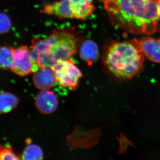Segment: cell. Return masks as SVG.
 <instances>
[{"label": "cell", "instance_id": "16", "mask_svg": "<svg viewBox=\"0 0 160 160\" xmlns=\"http://www.w3.org/2000/svg\"><path fill=\"white\" fill-rule=\"evenodd\" d=\"M11 22L6 13H0V34L6 33L11 29Z\"/></svg>", "mask_w": 160, "mask_h": 160}, {"label": "cell", "instance_id": "10", "mask_svg": "<svg viewBox=\"0 0 160 160\" xmlns=\"http://www.w3.org/2000/svg\"><path fill=\"white\" fill-rule=\"evenodd\" d=\"M75 18L85 20L94 11L92 0H69Z\"/></svg>", "mask_w": 160, "mask_h": 160}, {"label": "cell", "instance_id": "18", "mask_svg": "<svg viewBox=\"0 0 160 160\" xmlns=\"http://www.w3.org/2000/svg\"><path fill=\"white\" fill-rule=\"evenodd\" d=\"M158 7H159V9L160 16V0H159V1H158Z\"/></svg>", "mask_w": 160, "mask_h": 160}, {"label": "cell", "instance_id": "14", "mask_svg": "<svg viewBox=\"0 0 160 160\" xmlns=\"http://www.w3.org/2000/svg\"><path fill=\"white\" fill-rule=\"evenodd\" d=\"M13 62L11 47L0 46V69H11Z\"/></svg>", "mask_w": 160, "mask_h": 160}, {"label": "cell", "instance_id": "2", "mask_svg": "<svg viewBox=\"0 0 160 160\" xmlns=\"http://www.w3.org/2000/svg\"><path fill=\"white\" fill-rule=\"evenodd\" d=\"M145 55L133 40L129 42H113L107 48L105 65L116 78L131 79L142 70Z\"/></svg>", "mask_w": 160, "mask_h": 160}, {"label": "cell", "instance_id": "3", "mask_svg": "<svg viewBox=\"0 0 160 160\" xmlns=\"http://www.w3.org/2000/svg\"><path fill=\"white\" fill-rule=\"evenodd\" d=\"M51 68L57 82L64 88L75 89L82 77L81 70L71 59L58 62Z\"/></svg>", "mask_w": 160, "mask_h": 160}, {"label": "cell", "instance_id": "9", "mask_svg": "<svg viewBox=\"0 0 160 160\" xmlns=\"http://www.w3.org/2000/svg\"><path fill=\"white\" fill-rule=\"evenodd\" d=\"M41 12L46 14L53 15L60 18H74L70 8L69 0H61L55 2L46 4Z\"/></svg>", "mask_w": 160, "mask_h": 160}, {"label": "cell", "instance_id": "13", "mask_svg": "<svg viewBox=\"0 0 160 160\" xmlns=\"http://www.w3.org/2000/svg\"><path fill=\"white\" fill-rule=\"evenodd\" d=\"M28 139L26 146L22 155V159L26 160H42L43 153L41 147L35 144H31Z\"/></svg>", "mask_w": 160, "mask_h": 160}, {"label": "cell", "instance_id": "17", "mask_svg": "<svg viewBox=\"0 0 160 160\" xmlns=\"http://www.w3.org/2000/svg\"><path fill=\"white\" fill-rule=\"evenodd\" d=\"M98 1H99V2H102L105 3V2H106V1H108V0H98Z\"/></svg>", "mask_w": 160, "mask_h": 160}, {"label": "cell", "instance_id": "1", "mask_svg": "<svg viewBox=\"0 0 160 160\" xmlns=\"http://www.w3.org/2000/svg\"><path fill=\"white\" fill-rule=\"evenodd\" d=\"M159 0H108L104 3L112 23L136 34H153L160 26Z\"/></svg>", "mask_w": 160, "mask_h": 160}, {"label": "cell", "instance_id": "4", "mask_svg": "<svg viewBox=\"0 0 160 160\" xmlns=\"http://www.w3.org/2000/svg\"><path fill=\"white\" fill-rule=\"evenodd\" d=\"M57 31L58 42L52 48L51 52L58 62L70 59L77 50L76 38L71 32Z\"/></svg>", "mask_w": 160, "mask_h": 160}, {"label": "cell", "instance_id": "15", "mask_svg": "<svg viewBox=\"0 0 160 160\" xmlns=\"http://www.w3.org/2000/svg\"><path fill=\"white\" fill-rule=\"evenodd\" d=\"M20 159H22V158L15 153L11 145H0V160Z\"/></svg>", "mask_w": 160, "mask_h": 160}, {"label": "cell", "instance_id": "11", "mask_svg": "<svg viewBox=\"0 0 160 160\" xmlns=\"http://www.w3.org/2000/svg\"><path fill=\"white\" fill-rule=\"evenodd\" d=\"M80 55L81 58L89 65L96 62L99 57V52L96 43L92 40H86L80 48Z\"/></svg>", "mask_w": 160, "mask_h": 160}, {"label": "cell", "instance_id": "5", "mask_svg": "<svg viewBox=\"0 0 160 160\" xmlns=\"http://www.w3.org/2000/svg\"><path fill=\"white\" fill-rule=\"evenodd\" d=\"M11 49L13 58L12 71L22 77L34 72V64L30 49L25 46Z\"/></svg>", "mask_w": 160, "mask_h": 160}, {"label": "cell", "instance_id": "7", "mask_svg": "<svg viewBox=\"0 0 160 160\" xmlns=\"http://www.w3.org/2000/svg\"><path fill=\"white\" fill-rule=\"evenodd\" d=\"M36 106L42 113L49 114L56 110L58 106L57 98L53 92L42 90L36 98Z\"/></svg>", "mask_w": 160, "mask_h": 160}, {"label": "cell", "instance_id": "6", "mask_svg": "<svg viewBox=\"0 0 160 160\" xmlns=\"http://www.w3.org/2000/svg\"><path fill=\"white\" fill-rule=\"evenodd\" d=\"M145 57L155 62L160 63V39L145 36L140 39H133Z\"/></svg>", "mask_w": 160, "mask_h": 160}, {"label": "cell", "instance_id": "8", "mask_svg": "<svg viewBox=\"0 0 160 160\" xmlns=\"http://www.w3.org/2000/svg\"><path fill=\"white\" fill-rule=\"evenodd\" d=\"M35 86L42 90L52 88L56 81L54 73L50 67H40L33 75Z\"/></svg>", "mask_w": 160, "mask_h": 160}, {"label": "cell", "instance_id": "12", "mask_svg": "<svg viewBox=\"0 0 160 160\" xmlns=\"http://www.w3.org/2000/svg\"><path fill=\"white\" fill-rule=\"evenodd\" d=\"M18 98L6 92H0V113H6L14 109L18 104Z\"/></svg>", "mask_w": 160, "mask_h": 160}]
</instances>
